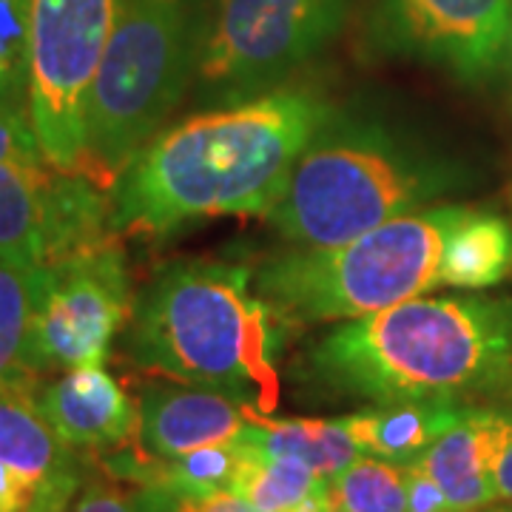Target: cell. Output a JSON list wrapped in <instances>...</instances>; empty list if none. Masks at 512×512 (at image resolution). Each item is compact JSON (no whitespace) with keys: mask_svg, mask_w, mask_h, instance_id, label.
<instances>
[{"mask_svg":"<svg viewBox=\"0 0 512 512\" xmlns=\"http://www.w3.org/2000/svg\"><path fill=\"white\" fill-rule=\"evenodd\" d=\"M330 111L319 89L285 83L160 128L111 185L114 231L163 237L208 217H265Z\"/></svg>","mask_w":512,"mask_h":512,"instance_id":"obj_1","label":"cell"},{"mask_svg":"<svg viewBox=\"0 0 512 512\" xmlns=\"http://www.w3.org/2000/svg\"><path fill=\"white\" fill-rule=\"evenodd\" d=\"M296 373L330 402L493 393L512 382V296L404 299L319 336Z\"/></svg>","mask_w":512,"mask_h":512,"instance_id":"obj_2","label":"cell"},{"mask_svg":"<svg viewBox=\"0 0 512 512\" xmlns=\"http://www.w3.org/2000/svg\"><path fill=\"white\" fill-rule=\"evenodd\" d=\"M470 183V165L413 126L333 106L265 220L288 245L328 248Z\"/></svg>","mask_w":512,"mask_h":512,"instance_id":"obj_3","label":"cell"},{"mask_svg":"<svg viewBox=\"0 0 512 512\" xmlns=\"http://www.w3.org/2000/svg\"><path fill=\"white\" fill-rule=\"evenodd\" d=\"M251 285L254 271L234 262L165 265L134 296L126 356L148 373L220 390L271 416L279 402V319Z\"/></svg>","mask_w":512,"mask_h":512,"instance_id":"obj_4","label":"cell"},{"mask_svg":"<svg viewBox=\"0 0 512 512\" xmlns=\"http://www.w3.org/2000/svg\"><path fill=\"white\" fill-rule=\"evenodd\" d=\"M470 205L436 202L328 248L279 251L254 291L282 325L350 322L441 288L447 239Z\"/></svg>","mask_w":512,"mask_h":512,"instance_id":"obj_5","label":"cell"},{"mask_svg":"<svg viewBox=\"0 0 512 512\" xmlns=\"http://www.w3.org/2000/svg\"><path fill=\"white\" fill-rule=\"evenodd\" d=\"M205 15L208 0H123L86 123V174L109 191L194 83Z\"/></svg>","mask_w":512,"mask_h":512,"instance_id":"obj_6","label":"cell"},{"mask_svg":"<svg viewBox=\"0 0 512 512\" xmlns=\"http://www.w3.org/2000/svg\"><path fill=\"white\" fill-rule=\"evenodd\" d=\"M350 12L353 0H211L197 103L220 109L276 92L345 29Z\"/></svg>","mask_w":512,"mask_h":512,"instance_id":"obj_7","label":"cell"},{"mask_svg":"<svg viewBox=\"0 0 512 512\" xmlns=\"http://www.w3.org/2000/svg\"><path fill=\"white\" fill-rule=\"evenodd\" d=\"M123 0H29V114L46 160L86 171V123L94 74Z\"/></svg>","mask_w":512,"mask_h":512,"instance_id":"obj_8","label":"cell"},{"mask_svg":"<svg viewBox=\"0 0 512 512\" xmlns=\"http://www.w3.org/2000/svg\"><path fill=\"white\" fill-rule=\"evenodd\" d=\"M134 296L120 234L37 268L29 370L40 376L103 365L131 319Z\"/></svg>","mask_w":512,"mask_h":512,"instance_id":"obj_9","label":"cell"},{"mask_svg":"<svg viewBox=\"0 0 512 512\" xmlns=\"http://www.w3.org/2000/svg\"><path fill=\"white\" fill-rule=\"evenodd\" d=\"M111 191L52 163L0 165V262L37 271L114 237Z\"/></svg>","mask_w":512,"mask_h":512,"instance_id":"obj_10","label":"cell"},{"mask_svg":"<svg viewBox=\"0 0 512 512\" xmlns=\"http://www.w3.org/2000/svg\"><path fill=\"white\" fill-rule=\"evenodd\" d=\"M512 0H370V52L487 83L507 60Z\"/></svg>","mask_w":512,"mask_h":512,"instance_id":"obj_11","label":"cell"},{"mask_svg":"<svg viewBox=\"0 0 512 512\" xmlns=\"http://www.w3.org/2000/svg\"><path fill=\"white\" fill-rule=\"evenodd\" d=\"M35 387L37 376L0 382V461L35 487L26 512H69L83 487V464L40 413Z\"/></svg>","mask_w":512,"mask_h":512,"instance_id":"obj_12","label":"cell"},{"mask_svg":"<svg viewBox=\"0 0 512 512\" xmlns=\"http://www.w3.org/2000/svg\"><path fill=\"white\" fill-rule=\"evenodd\" d=\"M35 399L52 430L74 450L111 453L140 436V410L103 365L37 382Z\"/></svg>","mask_w":512,"mask_h":512,"instance_id":"obj_13","label":"cell"},{"mask_svg":"<svg viewBox=\"0 0 512 512\" xmlns=\"http://www.w3.org/2000/svg\"><path fill=\"white\" fill-rule=\"evenodd\" d=\"M137 410L140 447L157 458H177L197 447L234 441L256 416V410L228 393L183 382L146 384Z\"/></svg>","mask_w":512,"mask_h":512,"instance_id":"obj_14","label":"cell"},{"mask_svg":"<svg viewBox=\"0 0 512 512\" xmlns=\"http://www.w3.org/2000/svg\"><path fill=\"white\" fill-rule=\"evenodd\" d=\"M498 444V407L461 410L453 427H447L433 441L416 464L430 478H436L450 512H481L498 504L493 481V458Z\"/></svg>","mask_w":512,"mask_h":512,"instance_id":"obj_15","label":"cell"},{"mask_svg":"<svg viewBox=\"0 0 512 512\" xmlns=\"http://www.w3.org/2000/svg\"><path fill=\"white\" fill-rule=\"evenodd\" d=\"M467 404L453 399H416V402L367 404L342 416L356 447L365 456L384 458L393 464H410L453 427Z\"/></svg>","mask_w":512,"mask_h":512,"instance_id":"obj_16","label":"cell"},{"mask_svg":"<svg viewBox=\"0 0 512 512\" xmlns=\"http://www.w3.org/2000/svg\"><path fill=\"white\" fill-rule=\"evenodd\" d=\"M234 441L256 456L299 458L325 478L362 456L342 419H271L256 413Z\"/></svg>","mask_w":512,"mask_h":512,"instance_id":"obj_17","label":"cell"},{"mask_svg":"<svg viewBox=\"0 0 512 512\" xmlns=\"http://www.w3.org/2000/svg\"><path fill=\"white\" fill-rule=\"evenodd\" d=\"M512 276V220L470 205L447 239L441 288L487 291Z\"/></svg>","mask_w":512,"mask_h":512,"instance_id":"obj_18","label":"cell"},{"mask_svg":"<svg viewBox=\"0 0 512 512\" xmlns=\"http://www.w3.org/2000/svg\"><path fill=\"white\" fill-rule=\"evenodd\" d=\"M328 481L299 458L248 453L239 467L234 493L256 512H322L330 507Z\"/></svg>","mask_w":512,"mask_h":512,"instance_id":"obj_19","label":"cell"},{"mask_svg":"<svg viewBox=\"0 0 512 512\" xmlns=\"http://www.w3.org/2000/svg\"><path fill=\"white\" fill-rule=\"evenodd\" d=\"M330 504L348 512H410L404 464L376 456L356 458L328 481Z\"/></svg>","mask_w":512,"mask_h":512,"instance_id":"obj_20","label":"cell"},{"mask_svg":"<svg viewBox=\"0 0 512 512\" xmlns=\"http://www.w3.org/2000/svg\"><path fill=\"white\" fill-rule=\"evenodd\" d=\"M35 313V271L0 262V382L35 376L26 365Z\"/></svg>","mask_w":512,"mask_h":512,"instance_id":"obj_21","label":"cell"},{"mask_svg":"<svg viewBox=\"0 0 512 512\" xmlns=\"http://www.w3.org/2000/svg\"><path fill=\"white\" fill-rule=\"evenodd\" d=\"M29 0H0V103H29Z\"/></svg>","mask_w":512,"mask_h":512,"instance_id":"obj_22","label":"cell"},{"mask_svg":"<svg viewBox=\"0 0 512 512\" xmlns=\"http://www.w3.org/2000/svg\"><path fill=\"white\" fill-rule=\"evenodd\" d=\"M131 495L143 512H256L237 493H188L168 484H146Z\"/></svg>","mask_w":512,"mask_h":512,"instance_id":"obj_23","label":"cell"},{"mask_svg":"<svg viewBox=\"0 0 512 512\" xmlns=\"http://www.w3.org/2000/svg\"><path fill=\"white\" fill-rule=\"evenodd\" d=\"M9 163H49L37 140L29 103H0V165Z\"/></svg>","mask_w":512,"mask_h":512,"instance_id":"obj_24","label":"cell"},{"mask_svg":"<svg viewBox=\"0 0 512 512\" xmlns=\"http://www.w3.org/2000/svg\"><path fill=\"white\" fill-rule=\"evenodd\" d=\"M72 512H143L137 507L134 495L123 493L111 481H83L80 493L74 498Z\"/></svg>","mask_w":512,"mask_h":512,"instance_id":"obj_25","label":"cell"},{"mask_svg":"<svg viewBox=\"0 0 512 512\" xmlns=\"http://www.w3.org/2000/svg\"><path fill=\"white\" fill-rule=\"evenodd\" d=\"M404 481H407V510L410 512H450L447 495L416 464H404Z\"/></svg>","mask_w":512,"mask_h":512,"instance_id":"obj_26","label":"cell"},{"mask_svg":"<svg viewBox=\"0 0 512 512\" xmlns=\"http://www.w3.org/2000/svg\"><path fill=\"white\" fill-rule=\"evenodd\" d=\"M493 481L498 501L512 504V407H498V444L493 458Z\"/></svg>","mask_w":512,"mask_h":512,"instance_id":"obj_27","label":"cell"},{"mask_svg":"<svg viewBox=\"0 0 512 512\" xmlns=\"http://www.w3.org/2000/svg\"><path fill=\"white\" fill-rule=\"evenodd\" d=\"M35 498V487L0 461V512H26Z\"/></svg>","mask_w":512,"mask_h":512,"instance_id":"obj_28","label":"cell"},{"mask_svg":"<svg viewBox=\"0 0 512 512\" xmlns=\"http://www.w3.org/2000/svg\"><path fill=\"white\" fill-rule=\"evenodd\" d=\"M504 63H507V69H510L512 74V23H510V40H507V60H504Z\"/></svg>","mask_w":512,"mask_h":512,"instance_id":"obj_29","label":"cell"},{"mask_svg":"<svg viewBox=\"0 0 512 512\" xmlns=\"http://www.w3.org/2000/svg\"><path fill=\"white\" fill-rule=\"evenodd\" d=\"M322 512H348V510H339V507H333V504H330V507H325Z\"/></svg>","mask_w":512,"mask_h":512,"instance_id":"obj_30","label":"cell"},{"mask_svg":"<svg viewBox=\"0 0 512 512\" xmlns=\"http://www.w3.org/2000/svg\"><path fill=\"white\" fill-rule=\"evenodd\" d=\"M510 208H512V185H510Z\"/></svg>","mask_w":512,"mask_h":512,"instance_id":"obj_31","label":"cell"},{"mask_svg":"<svg viewBox=\"0 0 512 512\" xmlns=\"http://www.w3.org/2000/svg\"><path fill=\"white\" fill-rule=\"evenodd\" d=\"M495 512H512V510H495Z\"/></svg>","mask_w":512,"mask_h":512,"instance_id":"obj_32","label":"cell"}]
</instances>
